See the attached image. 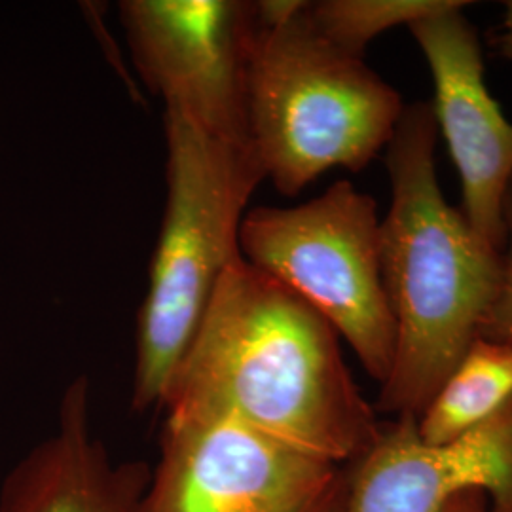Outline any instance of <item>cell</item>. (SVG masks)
Returning a JSON list of instances; mask_svg holds the SVG:
<instances>
[{
	"mask_svg": "<svg viewBox=\"0 0 512 512\" xmlns=\"http://www.w3.org/2000/svg\"><path fill=\"white\" fill-rule=\"evenodd\" d=\"M162 410L236 421L340 465L361 458L382 429L334 327L243 256L222 275Z\"/></svg>",
	"mask_w": 512,
	"mask_h": 512,
	"instance_id": "cell-1",
	"label": "cell"
},
{
	"mask_svg": "<svg viewBox=\"0 0 512 512\" xmlns=\"http://www.w3.org/2000/svg\"><path fill=\"white\" fill-rule=\"evenodd\" d=\"M431 103L404 107L387 145L391 205L380 226L395 359L376 412L420 418L478 338L503 274V253L446 202Z\"/></svg>",
	"mask_w": 512,
	"mask_h": 512,
	"instance_id": "cell-2",
	"label": "cell"
},
{
	"mask_svg": "<svg viewBox=\"0 0 512 512\" xmlns=\"http://www.w3.org/2000/svg\"><path fill=\"white\" fill-rule=\"evenodd\" d=\"M167 200L137 317L131 406L162 410L222 275L241 258L239 232L266 179L251 145L165 112Z\"/></svg>",
	"mask_w": 512,
	"mask_h": 512,
	"instance_id": "cell-3",
	"label": "cell"
},
{
	"mask_svg": "<svg viewBox=\"0 0 512 512\" xmlns=\"http://www.w3.org/2000/svg\"><path fill=\"white\" fill-rule=\"evenodd\" d=\"M256 29L247 71L249 143L266 179L293 198L329 169L361 171L387 148L403 99L306 14Z\"/></svg>",
	"mask_w": 512,
	"mask_h": 512,
	"instance_id": "cell-4",
	"label": "cell"
},
{
	"mask_svg": "<svg viewBox=\"0 0 512 512\" xmlns=\"http://www.w3.org/2000/svg\"><path fill=\"white\" fill-rule=\"evenodd\" d=\"M376 202L346 179L296 207L249 209L239 232L245 262L321 313L366 374L384 384L395 359Z\"/></svg>",
	"mask_w": 512,
	"mask_h": 512,
	"instance_id": "cell-5",
	"label": "cell"
},
{
	"mask_svg": "<svg viewBox=\"0 0 512 512\" xmlns=\"http://www.w3.org/2000/svg\"><path fill=\"white\" fill-rule=\"evenodd\" d=\"M348 465L236 421L165 418L141 512H344Z\"/></svg>",
	"mask_w": 512,
	"mask_h": 512,
	"instance_id": "cell-6",
	"label": "cell"
},
{
	"mask_svg": "<svg viewBox=\"0 0 512 512\" xmlns=\"http://www.w3.org/2000/svg\"><path fill=\"white\" fill-rule=\"evenodd\" d=\"M120 19L150 92L205 133L249 143L247 71L255 2L124 0Z\"/></svg>",
	"mask_w": 512,
	"mask_h": 512,
	"instance_id": "cell-7",
	"label": "cell"
},
{
	"mask_svg": "<svg viewBox=\"0 0 512 512\" xmlns=\"http://www.w3.org/2000/svg\"><path fill=\"white\" fill-rule=\"evenodd\" d=\"M456 0L408 25L435 84L431 103L461 179V213L476 236L505 249V198L512 183V122L484 80V57L473 23Z\"/></svg>",
	"mask_w": 512,
	"mask_h": 512,
	"instance_id": "cell-8",
	"label": "cell"
},
{
	"mask_svg": "<svg viewBox=\"0 0 512 512\" xmlns=\"http://www.w3.org/2000/svg\"><path fill=\"white\" fill-rule=\"evenodd\" d=\"M473 490L488 495L490 512H512V399L439 446L420 439L414 416L382 423L374 444L348 465L344 512H444Z\"/></svg>",
	"mask_w": 512,
	"mask_h": 512,
	"instance_id": "cell-9",
	"label": "cell"
},
{
	"mask_svg": "<svg viewBox=\"0 0 512 512\" xmlns=\"http://www.w3.org/2000/svg\"><path fill=\"white\" fill-rule=\"evenodd\" d=\"M90 378L65 387L54 435L38 442L2 480L0 512H141L150 467L114 463L93 435Z\"/></svg>",
	"mask_w": 512,
	"mask_h": 512,
	"instance_id": "cell-10",
	"label": "cell"
},
{
	"mask_svg": "<svg viewBox=\"0 0 512 512\" xmlns=\"http://www.w3.org/2000/svg\"><path fill=\"white\" fill-rule=\"evenodd\" d=\"M512 399V346L476 338L418 418L420 439L439 446L490 420Z\"/></svg>",
	"mask_w": 512,
	"mask_h": 512,
	"instance_id": "cell-11",
	"label": "cell"
},
{
	"mask_svg": "<svg viewBox=\"0 0 512 512\" xmlns=\"http://www.w3.org/2000/svg\"><path fill=\"white\" fill-rule=\"evenodd\" d=\"M456 0H321L308 2L306 14L321 37L355 57L385 31L450 8Z\"/></svg>",
	"mask_w": 512,
	"mask_h": 512,
	"instance_id": "cell-12",
	"label": "cell"
},
{
	"mask_svg": "<svg viewBox=\"0 0 512 512\" xmlns=\"http://www.w3.org/2000/svg\"><path fill=\"white\" fill-rule=\"evenodd\" d=\"M505 249H503V274L494 302L482 319L478 338L494 340L512 346V183L505 198Z\"/></svg>",
	"mask_w": 512,
	"mask_h": 512,
	"instance_id": "cell-13",
	"label": "cell"
},
{
	"mask_svg": "<svg viewBox=\"0 0 512 512\" xmlns=\"http://www.w3.org/2000/svg\"><path fill=\"white\" fill-rule=\"evenodd\" d=\"M492 46L497 54L512 61V0L505 2V18L492 38Z\"/></svg>",
	"mask_w": 512,
	"mask_h": 512,
	"instance_id": "cell-14",
	"label": "cell"
},
{
	"mask_svg": "<svg viewBox=\"0 0 512 512\" xmlns=\"http://www.w3.org/2000/svg\"><path fill=\"white\" fill-rule=\"evenodd\" d=\"M444 512H490L488 495L480 490H473L456 497Z\"/></svg>",
	"mask_w": 512,
	"mask_h": 512,
	"instance_id": "cell-15",
	"label": "cell"
}]
</instances>
